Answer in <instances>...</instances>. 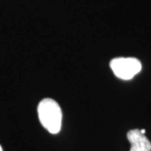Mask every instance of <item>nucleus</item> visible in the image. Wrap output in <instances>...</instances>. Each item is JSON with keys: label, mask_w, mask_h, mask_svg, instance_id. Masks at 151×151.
Returning <instances> with one entry per match:
<instances>
[{"label": "nucleus", "mask_w": 151, "mask_h": 151, "mask_svg": "<svg viewBox=\"0 0 151 151\" xmlns=\"http://www.w3.org/2000/svg\"><path fill=\"white\" fill-rule=\"evenodd\" d=\"M40 124L50 134H58L61 129L62 112L59 104L51 98H45L38 105Z\"/></svg>", "instance_id": "1"}, {"label": "nucleus", "mask_w": 151, "mask_h": 151, "mask_svg": "<svg viewBox=\"0 0 151 151\" xmlns=\"http://www.w3.org/2000/svg\"><path fill=\"white\" fill-rule=\"evenodd\" d=\"M110 67L114 75L123 80H130L141 70V62L133 57H119L111 60Z\"/></svg>", "instance_id": "2"}, {"label": "nucleus", "mask_w": 151, "mask_h": 151, "mask_svg": "<svg viewBox=\"0 0 151 151\" xmlns=\"http://www.w3.org/2000/svg\"><path fill=\"white\" fill-rule=\"evenodd\" d=\"M127 137L131 144L130 151H151V143L139 129L130 130Z\"/></svg>", "instance_id": "3"}, {"label": "nucleus", "mask_w": 151, "mask_h": 151, "mask_svg": "<svg viewBox=\"0 0 151 151\" xmlns=\"http://www.w3.org/2000/svg\"><path fill=\"white\" fill-rule=\"evenodd\" d=\"M140 132L142 133V134H145V129H141Z\"/></svg>", "instance_id": "4"}, {"label": "nucleus", "mask_w": 151, "mask_h": 151, "mask_svg": "<svg viewBox=\"0 0 151 151\" xmlns=\"http://www.w3.org/2000/svg\"><path fill=\"white\" fill-rule=\"evenodd\" d=\"M0 151H3V149H2V147L0 145Z\"/></svg>", "instance_id": "5"}]
</instances>
